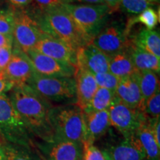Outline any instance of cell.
Here are the masks:
<instances>
[{
  "label": "cell",
  "mask_w": 160,
  "mask_h": 160,
  "mask_svg": "<svg viewBox=\"0 0 160 160\" xmlns=\"http://www.w3.org/2000/svg\"><path fill=\"white\" fill-rule=\"evenodd\" d=\"M8 95L13 108L28 125L30 131L43 142L53 140L50 119L51 102L41 97L27 84L15 85Z\"/></svg>",
  "instance_id": "1"
},
{
  "label": "cell",
  "mask_w": 160,
  "mask_h": 160,
  "mask_svg": "<svg viewBox=\"0 0 160 160\" xmlns=\"http://www.w3.org/2000/svg\"><path fill=\"white\" fill-rule=\"evenodd\" d=\"M28 11L37 20L43 33L61 40L76 51L91 43L84 37L69 13L62 7L39 12Z\"/></svg>",
  "instance_id": "2"
},
{
  "label": "cell",
  "mask_w": 160,
  "mask_h": 160,
  "mask_svg": "<svg viewBox=\"0 0 160 160\" xmlns=\"http://www.w3.org/2000/svg\"><path fill=\"white\" fill-rule=\"evenodd\" d=\"M0 137L1 142L36 148L34 136L6 94L0 96Z\"/></svg>",
  "instance_id": "3"
},
{
  "label": "cell",
  "mask_w": 160,
  "mask_h": 160,
  "mask_svg": "<svg viewBox=\"0 0 160 160\" xmlns=\"http://www.w3.org/2000/svg\"><path fill=\"white\" fill-rule=\"evenodd\" d=\"M50 119L54 135L53 139L83 144L82 111L76 104L53 106Z\"/></svg>",
  "instance_id": "4"
},
{
  "label": "cell",
  "mask_w": 160,
  "mask_h": 160,
  "mask_svg": "<svg viewBox=\"0 0 160 160\" xmlns=\"http://www.w3.org/2000/svg\"><path fill=\"white\" fill-rule=\"evenodd\" d=\"M26 84L50 102L66 105L77 102L74 77H48L34 71Z\"/></svg>",
  "instance_id": "5"
},
{
  "label": "cell",
  "mask_w": 160,
  "mask_h": 160,
  "mask_svg": "<svg viewBox=\"0 0 160 160\" xmlns=\"http://www.w3.org/2000/svg\"><path fill=\"white\" fill-rule=\"evenodd\" d=\"M62 7L69 13L89 42H91L105 27L111 11L105 4H65Z\"/></svg>",
  "instance_id": "6"
},
{
  "label": "cell",
  "mask_w": 160,
  "mask_h": 160,
  "mask_svg": "<svg viewBox=\"0 0 160 160\" xmlns=\"http://www.w3.org/2000/svg\"><path fill=\"white\" fill-rule=\"evenodd\" d=\"M12 11L13 13L12 33L13 45L25 53L30 49L34 48L43 33L40 30L37 20L27 9Z\"/></svg>",
  "instance_id": "7"
},
{
  "label": "cell",
  "mask_w": 160,
  "mask_h": 160,
  "mask_svg": "<svg viewBox=\"0 0 160 160\" xmlns=\"http://www.w3.org/2000/svg\"><path fill=\"white\" fill-rule=\"evenodd\" d=\"M108 111L111 126L125 138H131L147 118L139 110L128 107L116 97Z\"/></svg>",
  "instance_id": "8"
},
{
  "label": "cell",
  "mask_w": 160,
  "mask_h": 160,
  "mask_svg": "<svg viewBox=\"0 0 160 160\" xmlns=\"http://www.w3.org/2000/svg\"><path fill=\"white\" fill-rule=\"evenodd\" d=\"M130 30L122 24L113 23L105 26L92 40V44L105 54L111 56L126 51L131 43Z\"/></svg>",
  "instance_id": "9"
},
{
  "label": "cell",
  "mask_w": 160,
  "mask_h": 160,
  "mask_svg": "<svg viewBox=\"0 0 160 160\" xmlns=\"http://www.w3.org/2000/svg\"><path fill=\"white\" fill-rule=\"evenodd\" d=\"M98 148L105 160H145L142 152L133 136L131 138H125L121 135L108 137Z\"/></svg>",
  "instance_id": "10"
},
{
  "label": "cell",
  "mask_w": 160,
  "mask_h": 160,
  "mask_svg": "<svg viewBox=\"0 0 160 160\" xmlns=\"http://www.w3.org/2000/svg\"><path fill=\"white\" fill-rule=\"evenodd\" d=\"M36 149L42 160H82L83 144L53 139L49 142H35Z\"/></svg>",
  "instance_id": "11"
},
{
  "label": "cell",
  "mask_w": 160,
  "mask_h": 160,
  "mask_svg": "<svg viewBox=\"0 0 160 160\" xmlns=\"http://www.w3.org/2000/svg\"><path fill=\"white\" fill-rule=\"evenodd\" d=\"M25 53L31 61L34 71L40 75L48 77H74V66L44 55L34 48L28 50Z\"/></svg>",
  "instance_id": "12"
},
{
  "label": "cell",
  "mask_w": 160,
  "mask_h": 160,
  "mask_svg": "<svg viewBox=\"0 0 160 160\" xmlns=\"http://www.w3.org/2000/svg\"><path fill=\"white\" fill-rule=\"evenodd\" d=\"M34 49L44 55L77 68V51L61 40L42 33Z\"/></svg>",
  "instance_id": "13"
},
{
  "label": "cell",
  "mask_w": 160,
  "mask_h": 160,
  "mask_svg": "<svg viewBox=\"0 0 160 160\" xmlns=\"http://www.w3.org/2000/svg\"><path fill=\"white\" fill-rule=\"evenodd\" d=\"M84 140L83 145H95L96 142L105 137L111 127L108 111L82 112Z\"/></svg>",
  "instance_id": "14"
},
{
  "label": "cell",
  "mask_w": 160,
  "mask_h": 160,
  "mask_svg": "<svg viewBox=\"0 0 160 160\" xmlns=\"http://www.w3.org/2000/svg\"><path fill=\"white\" fill-rule=\"evenodd\" d=\"M34 71L27 55L14 47L11 59L4 71L7 79L13 86L26 84Z\"/></svg>",
  "instance_id": "15"
},
{
  "label": "cell",
  "mask_w": 160,
  "mask_h": 160,
  "mask_svg": "<svg viewBox=\"0 0 160 160\" xmlns=\"http://www.w3.org/2000/svg\"><path fill=\"white\" fill-rule=\"evenodd\" d=\"M77 57V67L85 68L93 74L109 71L110 57L95 47L92 42L78 49Z\"/></svg>",
  "instance_id": "16"
},
{
  "label": "cell",
  "mask_w": 160,
  "mask_h": 160,
  "mask_svg": "<svg viewBox=\"0 0 160 160\" xmlns=\"http://www.w3.org/2000/svg\"><path fill=\"white\" fill-rule=\"evenodd\" d=\"M74 79L77 91L76 105L82 111L88 105L99 87L94 75L85 68L80 66L76 68Z\"/></svg>",
  "instance_id": "17"
},
{
  "label": "cell",
  "mask_w": 160,
  "mask_h": 160,
  "mask_svg": "<svg viewBox=\"0 0 160 160\" xmlns=\"http://www.w3.org/2000/svg\"><path fill=\"white\" fill-rule=\"evenodd\" d=\"M114 94L116 98L128 107L140 111L142 96L137 79V71L133 75L120 79Z\"/></svg>",
  "instance_id": "18"
},
{
  "label": "cell",
  "mask_w": 160,
  "mask_h": 160,
  "mask_svg": "<svg viewBox=\"0 0 160 160\" xmlns=\"http://www.w3.org/2000/svg\"><path fill=\"white\" fill-rule=\"evenodd\" d=\"M133 137L142 152L145 160H160V146L157 145L150 129L148 118L142 122Z\"/></svg>",
  "instance_id": "19"
},
{
  "label": "cell",
  "mask_w": 160,
  "mask_h": 160,
  "mask_svg": "<svg viewBox=\"0 0 160 160\" xmlns=\"http://www.w3.org/2000/svg\"><path fill=\"white\" fill-rule=\"evenodd\" d=\"M127 51L131 56L133 65L137 71H151L159 74L160 71L159 58L137 47L132 44L131 42Z\"/></svg>",
  "instance_id": "20"
},
{
  "label": "cell",
  "mask_w": 160,
  "mask_h": 160,
  "mask_svg": "<svg viewBox=\"0 0 160 160\" xmlns=\"http://www.w3.org/2000/svg\"><path fill=\"white\" fill-rule=\"evenodd\" d=\"M131 43L143 51L160 59V36L153 30L142 29L134 37L130 38Z\"/></svg>",
  "instance_id": "21"
},
{
  "label": "cell",
  "mask_w": 160,
  "mask_h": 160,
  "mask_svg": "<svg viewBox=\"0 0 160 160\" xmlns=\"http://www.w3.org/2000/svg\"><path fill=\"white\" fill-rule=\"evenodd\" d=\"M109 57V72L120 79L133 75L137 71L127 50Z\"/></svg>",
  "instance_id": "22"
},
{
  "label": "cell",
  "mask_w": 160,
  "mask_h": 160,
  "mask_svg": "<svg viewBox=\"0 0 160 160\" xmlns=\"http://www.w3.org/2000/svg\"><path fill=\"white\" fill-rule=\"evenodd\" d=\"M137 79L142 96V112L146 101L159 89V81L157 73L151 71H137Z\"/></svg>",
  "instance_id": "23"
},
{
  "label": "cell",
  "mask_w": 160,
  "mask_h": 160,
  "mask_svg": "<svg viewBox=\"0 0 160 160\" xmlns=\"http://www.w3.org/2000/svg\"><path fill=\"white\" fill-rule=\"evenodd\" d=\"M114 97V92L99 87L88 105L82 111L84 113H89L108 110Z\"/></svg>",
  "instance_id": "24"
},
{
  "label": "cell",
  "mask_w": 160,
  "mask_h": 160,
  "mask_svg": "<svg viewBox=\"0 0 160 160\" xmlns=\"http://www.w3.org/2000/svg\"><path fill=\"white\" fill-rule=\"evenodd\" d=\"M6 160H42L36 148L1 142Z\"/></svg>",
  "instance_id": "25"
},
{
  "label": "cell",
  "mask_w": 160,
  "mask_h": 160,
  "mask_svg": "<svg viewBox=\"0 0 160 160\" xmlns=\"http://www.w3.org/2000/svg\"><path fill=\"white\" fill-rule=\"evenodd\" d=\"M159 21V16L157 11L152 8H148L145 11L139 13L137 17L129 20L127 26L131 28L136 22L141 23L146 27V29L153 30L158 25Z\"/></svg>",
  "instance_id": "26"
},
{
  "label": "cell",
  "mask_w": 160,
  "mask_h": 160,
  "mask_svg": "<svg viewBox=\"0 0 160 160\" xmlns=\"http://www.w3.org/2000/svg\"><path fill=\"white\" fill-rule=\"evenodd\" d=\"M142 113L149 119L160 117V91L159 89L146 101Z\"/></svg>",
  "instance_id": "27"
},
{
  "label": "cell",
  "mask_w": 160,
  "mask_h": 160,
  "mask_svg": "<svg viewBox=\"0 0 160 160\" xmlns=\"http://www.w3.org/2000/svg\"><path fill=\"white\" fill-rule=\"evenodd\" d=\"M153 4L147 0H120L119 7L131 14H139Z\"/></svg>",
  "instance_id": "28"
},
{
  "label": "cell",
  "mask_w": 160,
  "mask_h": 160,
  "mask_svg": "<svg viewBox=\"0 0 160 160\" xmlns=\"http://www.w3.org/2000/svg\"><path fill=\"white\" fill-rule=\"evenodd\" d=\"M93 75H94L98 87L104 88L115 92L118 84L120 81L119 78L113 75L109 71Z\"/></svg>",
  "instance_id": "29"
},
{
  "label": "cell",
  "mask_w": 160,
  "mask_h": 160,
  "mask_svg": "<svg viewBox=\"0 0 160 160\" xmlns=\"http://www.w3.org/2000/svg\"><path fill=\"white\" fill-rule=\"evenodd\" d=\"M13 28V13L11 9H0V33L12 35Z\"/></svg>",
  "instance_id": "30"
},
{
  "label": "cell",
  "mask_w": 160,
  "mask_h": 160,
  "mask_svg": "<svg viewBox=\"0 0 160 160\" xmlns=\"http://www.w3.org/2000/svg\"><path fill=\"white\" fill-rule=\"evenodd\" d=\"M68 4L66 0H32L31 5L33 10L31 12H39L44 10L62 7Z\"/></svg>",
  "instance_id": "31"
},
{
  "label": "cell",
  "mask_w": 160,
  "mask_h": 160,
  "mask_svg": "<svg viewBox=\"0 0 160 160\" xmlns=\"http://www.w3.org/2000/svg\"><path fill=\"white\" fill-rule=\"evenodd\" d=\"M82 160H105L102 151L95 145H83Z\"/></svg>",
  "instance_id": "32"
},
{
  "label": "cell",
  "mask_w": 160,
  "mask_h": 160,
  "mask_svg": "<svg viewBox=\"0 0 160 160\" xmlns=\"http://www.w3.org/2000/svg\"><path fill=\"white\" fill-rule=\"evenodd\" d=\"M13 54V47L0 48V72H4Z\"/></svg>",
  "instance_id": "33"
},
{
  "label": "cell",
  "mask_w": 160,
  "mask_h": 160,
  "mask_svg": "<svg viewBox=\"0 0 160 160\" xmlns=\"http://www.w3.org/2000/svg\"><path fill=\"white\" fill-rule=\"evenodd\" d=\"M11 10H25L31 5L32 0H4Z\"/></svg>",
  "instance_id": "34"
},
{
  "label": "cell",
  "mask_w": 160,
  "mask_h": 160,
  "mask_svg": "<svg viewBox=\"0 0 160 160\" xmlns=\"http://www.w3.org/2000/svg\"><path fill=\"white\" fill-rule=\"evenodd\" d=\"M13 87V85L7 79L5 73L0 72V96L8 93Z\"/></svg>",
  "instance_id": "35"
},
{
  "label": "cell",
  "mask_w": 160,
  "mask_h": 160,
  "mask_svg": "<svg viewBox=\"0 0 160 160\" xmlns=\"http://www.w3.org/2000/svg\"><path fill=\"white\" fill-rule=\"evenodd\" d=\"M13 39L12 35H5L0 33V48L13 47Z\"/></svg>",
  "instance_id": "36"
},
{
  "label": "cell",
  "mask_w": 160,
  "mask_h": 160,
  "mask_svg": "<svg viewBox=\"0 0 160 160\" xmlns=\"http://www.w3.org/2000/svg\"><path fill=\"white\" fill-rule=\"evenodd\" d=\"M68 4H73L74 2L82 3L83 5H101L105 4L103 0H66Z\"/></svg>",
  "instance_id": "37"
},
{
  "label": "cell",
  "mask_w": 160,
  "mask_h": 160,
  "mask_svg": "<svg viewBox=\"0 0 160 160\" xmlns=\"http://www.w3.org/2000/svg\"><path fill=\"white\" fill-rule=\"evenodd\" d=\"M103 1L111 11H117L119 8L120 0H103Z\"/></svg>",
  "instance_id": "38"
},
{
  "label": "cell",
  "mask_w": 160,
  "mask_h": 160,
  "mask_svg": "<svg viewBox=\"0 0 160 160\" xmlns=\"http://www.w3.org/2000/svg\"><path fill=\"white\" fill-rule=\"evenodd\" d=\"M0 160H6V157L4 152L2 145L1 142H0Z\"/></svg>",
  "instance_id": "39"
},
{
  "label": "cell",
  "mask_w": 160,
  "mask_h": 160,
  "mask_svg": "<svg viewBox=\"0 0 160 160\" xmlns=\"http://www.w3.org/2000/svg\"><path fill=\"white\" fill-rule=\"evenodd\" d=\"M4 3H5V1H4V0H0V9L2 8Z\"/></svg>",
  "instance_id": "40"
},
{
  "label": "cell",
  "mask_w": 160,
  "mask_h": 160,
  "mask_svg": "<svg viewBox=\"0 0 160 160\" xmlns=\"http://www.w3.org/2000/svg\"><path fill=\"white\" fill-rule=\"evenodd\" d=\"M147 1H148L151 3H154V2H157L159 1V0H147Z\"/></svg>",
  "instance_id": "41"
}]
</instances>
